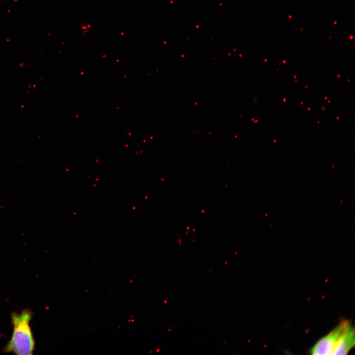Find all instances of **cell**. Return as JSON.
Segmentation results:
<instances>
[{
	"label": "cell",
	"mask_w": 355,
	"mask_h": 355,
	"mask_svg": "<svg viewBox=\"0 0 355 355\" xmlns=\"http://www.w3.org/2000/svg\"><path fill=\"white\" fill-rule=\"evenodd\" d=\"M33 312L28 309L11 313L13 327L11 337L3 351L18 355H31L35 348V341L30 326Z\"/></svg>",
	"instance_id": "cell-1"
},
{
	"label": "cell",
	"mask_w": 355,
	"mask_h": 355,
	"mask_svg": "<svg viewBox=\"0 0 355 355\" xmlns=\"http://www.w3.org/2000/svg\"><path fill=\"white\" fill-rule=\"evenodd\" d=\"M348 320L341 322L329 333L320 339L311 348V354L315 355H332L336 344Z\"/></svg>",
	"instance_id": "cell-2"
},
{
	"label": "cell",
	"mask_w": 355,
	"mask_h": 355,
	"mask_svg": "<svg viewBox=\"0 0 355 355\" xmlns=\"http://www.w3.org/2000/svg\"><path fill=\"white\" fill-rule=\"evenodd\" d=\"M355 329L348 320L341 334L332 355H346L354 347Z\"/></svg>",
	"instance_id": "cell-3"
}]
</instances>
